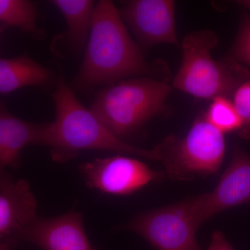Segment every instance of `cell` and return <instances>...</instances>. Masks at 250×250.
<instances>
[{
	"label": "cell",
	"instance_id": "cell-6",
	"mask_svg": "<svg viewBox=\"0 0 250 250\" xmlns=\"http://www.w3.org/2000/svg\"><path fill=\"white\" fill-rule=\"evenodd\" d=\"M199 227L190 199L139 215L129 225L158 250H200Z\"/></svg>",
	"mask_w": 250,
	"mask_h": 250
},
{
	"label": "cell",
	"instance_id": "cell-16",
	"mask_svg": "<svg viewBox=\"0 0 250 250\" xmlns=\"http://www.w3.org/2000/svg\"><path fill=\"white\" fill-rule=\"evenodd\" d=\"M212 100L206 119L223 134L241 130L243 123L232 102L227 97H218Z\"/></svg>",
	"mask_w": 250,
	"mask_h": 250
},
{
	"label": "cell",
	"instance_id": "cell-9",
	"mask_svg": "<svg viewBox=\"0 0 250 250\" xmlns=\"http://www.w3.org/2000/svg\"><path fill=\"white\" fill-rule=\"evenodd\" d=\"M198 225L224 210L250 202V156L237 149L214 190L190 199Z\"/></svg>",
	"mask_w": 250,
	"mask_h": 250
},
{
	"label": "cell",
	"instance_id": "cell-15",
	"mask_svg": "<svg viewBox=\"0 0 250 250\" xmlns=\"http://www.w3.org/2000/svg\"><path fill=\"white\" fill-rule=\"evenodd\" d=\"M34 4L27 0H0V23L21 29L37 39L44 37L38 27Z\"/></svg>",
	"mask_w": 250,
	"mask_h": 250
},
{
	"label": "cell",
	"instance_id": "cell-8",
	"mask_svg": "<svg viewBox=\"0 0 250 250\" xmlns=\"http://www.w3.org/2000/svg\"><path fill=\"white\" fill-rule=\"evenodd\" d=\"M174 4L172 0H133L118 11L143 48L161 43L179 46Z\"/></svg>",
	"mask_w": 250,
	"mask_h": 250
},
{
	"label": "cell",
	"instance_id": "cell-5",
	"mask_svg": "<svg viewBox=\"0 0 250 250\" xmlns=\"http://www.w3.org/2000/svg\"><path fill=\"white\" fill-rule=\"evenodd\" d=\"M161 143L163 162L167 175L174 180L188 181L197 174H214L225 156L224 134L205 116L197 117L183 140L170 136Z\"/></svg>",
	"mask_w": 250,
	"mask_h": 250
},
{
	"label": "cell",
	"instance_id": "cell-1",
	"mask_svg": "<svg viewBox=\"0 0 250 250\" xmlns=\"http://www.w3.org/2000/svg\"><path fill=\"white\" fill-rule=\"evenodd\" d=\"M167 77L163 67L146 62L141 49L129 36L113 1L95 4L84 57L73 83L88 90L111 85L125 77L147 75Z\"/></svg>",
	"mask_w": 250,
	"mask_h": 250
},
{
	"label": "cell",
	"instance_id": "cell-12",
	"mask_svg": "<svg viewBox=\"0 0 250 250\" xmlns=\"http://www.w3.org/2000/svg\"><path fill=\"white\" fill-rule=\"evenodd\" d=\"M49 123H31L10 113L0 101V169L17 167L20 154L30 145H44Z\"/></svg>",
	"mask_w": 250,
	"mask_h": 250
},
{
	"label": "cell",
	"instance_id": "cell-20",
	"mask_svg": "<svg viewBox=\"0 0 250 250\" xmlns=\"http://www.w3.org/2000/svg\"><path fill=\"white\" fill-rule=\"evenodd\" d=\"M9 174L6 173L4 170H1V169H0V185H1V184H2L3 182H4V181L9 177Z\"/></svg>",
	"mask_w": 250,
	"mask_h": 250
},
{
	"label": "cell",
	"instance_id": "cell-2",
	"mask_svg": "<svg viewBox=\"0 0 250 250\" xmlns=\"http://www.w3.org/2000/svg\"><path fill=\"white\" fill-rule=\"evenodd\" d=\"M52 98L55 105V120L49 123L44 146L51 148L54 161L65 162L80 151L98 149L163 161L161 143L149 150L135 147L118 139L90 108L81 103L62 75L59 77Z\"/></svg>",
	"mask_w": 250,
	"mask_h": 250
},
{
	"label": "cell",
	"instance_id": "cell-18",
	"mask_svg": "<svg viewBox=\"0 0 250 250\" xmlns=\"http://www.w3.org/2000/svg\"><path fill=\"white\" fill-rule=\"evenodd\" d=\"M233 55L238 62L250 66V16L242 18L239 31L233 47Z\"/></svg>",
	"mask_w": 250,
	"mask_h": 250
},
{
	"label": "cell",
	"instance_id": "cell-10",
	"mask_svg": "<svg viewBox=\"0 0 250 250\" xmlns=\"http://www.w3.org/2000/svg\"><path fill=\"white\" fill-rule=\"evenodd\" d=\"M27 241L42 250H94L85 233L83 216L70 210L50 218H36L16 237L14 243Z\"/></svg>",
	"mask_w": 250,
	"mask_h": 250
},
{
	"label": "cell",
	"instance_id": "cell-19",
	"mask_svg": "<svg viewBox=\"0 0 250 250\" xmlns=\"http://www.w3.org/2000/svg\"><path fill=\"white\" fill-rule=\"evenodd\" d=\"M207 250H234L221 231H215L211 237L210 246Z\"/></svg>",
	"mask_w": 250,
	"mask_h": 250
},
{
	"label": "cell",
	"instance_id": "cell-14",
	"mask_svg": "<svg viewBox=\"0 0 250 250\" xmlns=\"http://www.w3.org/2000/svg\"><path fill=\"white\" fill-rule=\"evenodd\" d=\"M67 24L65 41L74 52L86 47L89 38L95 3L90 0H53Z\"/></svg>",
	"mask_w": 250,
	"mask_h": 250
},
{
	"label": "cell",
	"instance_id": "cell-22",
	"mask_svg": "<svg viewBox=\"0 0 250 250\" xmlns=\"http://www.w3.org/2000/svg\"><path fill=\"white\" fill-rule=\"evenodd\" d=\"M0 250H11L10 246L2 241H0Z\"/></svg>",
	"mask_w": 250,
	"mask_h": 250
},
{
	"label": "cell",
	"instance_id": "cell-17",
	"mask_svg": "<svg viewBox=\"0 0 250 250\" xmlns=\"http://www.w3.org/2000/svg\"><path fill=\"white\" fill-rule=\"evenodd\" d=\"M233 97L232 103L243 123L242 134L248 137L250 136V80L238 85Z\"/></svg>",
	"mask_w": 250,
	"mask_h": 250
},
{
	"label": "cell",
	"instance_id": "cell-13",
	"mask_svg": "<svg viewBox=\"0 0 250 250\" xmlns=\"http://www.w3.org/2000/svg\"><path fill=\"white\" fill-rule=\"evenodd\" d=\"M52 78L49 69L27 54L14 58H0V95L29 86L48 83Z\"/></svg>",
	"mask_w": 250,
	"mask_h": 250
},
{
	"label": "cell",
	"instance_id": "cell-21",
	"mask_svg": "<svg viewBox=\"0 0 250 250\" xmlns=\"http://www.w3.org/2000/svg\"><path fill=\"white\" fill-rule=\"evenodd\" d=\"M237 2L243 6V7L250 10V0H242V1H237Z\"/></svg>",
	"mask_w": 250,
	"mask_h": 250
},
{
	"label": "cell",
	"instance_id": "cell-3",
	"mask_svg": "<svg viewBox=\"0 0 250 250\" xmlns=\"http://www.w3.org/2000/svg\"><path fill=\"white\" fill-rule=\"evenodd\" d=\"M172 89L166 81L150 77L122 81L100 90L90 109L122 140L165 111Z\"/></svg>",
	"mask_w": 250,
	"mask_h": 250
},
{
	"label": "cell",
	"instance_id": "cell-11",
	"mask_svg": "<svg viewBox=\"0 0 250 250\" xmlns=\"http://www.w3.org/2000/svg\"><path fill=\"white\" fill-rule=\"evenodd\" d=\"M37 202L27 181L12 177L0 187V239L9 246L36 218Z\"/></svg>",
	"mask_w": 250,
	"mask_h": 250
},
{
	"label": "cell",
	"instance_id": "cell-7",
	"mask_svg": "<svg viewBox=\"0 0 250 250\" xmlns=\"http://www.w3.org/2000/svg\"><path fill=\"white\" fill-rule=\"evenodd\" d=\"M80 171L88 187L117 195H129L164 176L141 161L119 155L85 163Z\"/></svg>",
	"mask_w": 250,
	"mask_h": 250
},
{
	"label": "cell",
	"instance_id": "cell-4",
	"mask_svg": "<svg viewBox=\"0 0 250 250\" xmlns=\"http://www.w3.org/2000/svg\"><path fill=\"white\" fill-rule=\"evenodd\" d=\"M218 43L214 31L201 30L184 38L182 65L174 77L173 86L197 98L213 99L234 93L248 80L250 72L236 62H218L211 51Z\"/></svg>",
	"mask_w": 250,
	"mask_h": 250
}]
</instances>
